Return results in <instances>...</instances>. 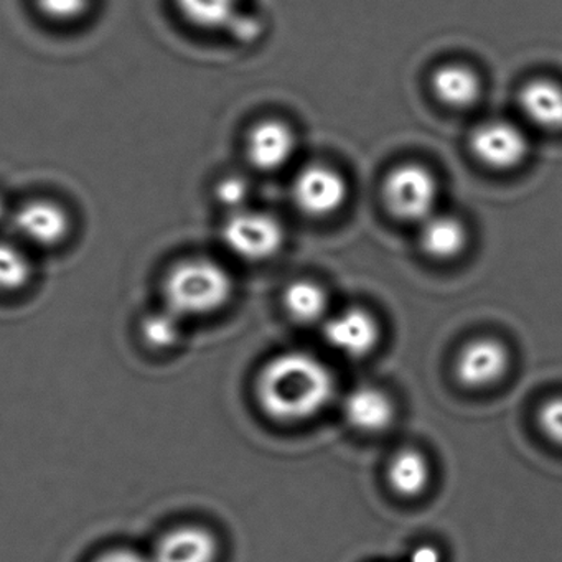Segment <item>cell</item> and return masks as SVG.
Listing matches in <instances>:
<instances>
[{
	"mask_svg": "<svg viewBox=\"0 0 562 562\" xmlns=\"http://www.w3.org/2000/svg\"><path fill=\"white\" fill-rule=\"evenodd\" d=\"M259 406L271 419L299 423L321 413L335 396V378L317 358L302 351L278 355L256 381Z\"/></svg>",
	"mask_w": 562,
	"mask_h": 562,
	"instance_id": "cell-1",
	"label": "cell"
},
{
	"mask_svg": "<svg viewBox=\"0 0 562 562\" xmlns=\"http://www.w3.org/2000/svg\"><path fill=\"white\" fill-rule=\"evenodd\" d=\"M233 292L228 269L209 258L182 259L162 281L166 308L180 318L215 314L232 301Z\"/></svg>",
	"mask_w": 562,
	"mask_h": 562,
	"instance_id": "cell-2",
	"label": "cell"
},
{
	"mask_svg": "<svg viewBox=\"0 0 562 562\" xmlns=\"http://www.w3.org/2000/svg\"><path fill=\"white\" fill-rule=\"evenodd\" d=\"M381 195L394 218L423 223L436 213L439 183L427 167L414 162L401 164L384 177Z\"/></svg>",
	"mask_w": 562,
	"mask_h": 562,
	"instance_id": "cell-3",
	"label": "cell"
},
{
	"mask_svg": "<svg viewBox=\"0 0 562 562\" xmlns=\"http://www.w3.org/2000/svg\"><path fill=\"white\" fill-rule=\"evenodd\" d=\"M223 245L236 258L262 262L274 258L285 241L284 228L276 216L252 210L233 212L222 228Z\"/></svg>",
	"mask_w": 562,
	"mask_h": 562,
	"instance_id": "cell-4",
	"label": "cell"
},
{
	"mask_svg": "<svg viewBox=\"0 0 562 562\" xmlns=\"http://www.w3.org/2000/svg\"><path fill=\"white\" fill-rule=\"evenodd\" d=\"M470 153L486 169L509 172L529 156V140L521 127L505 120L485 121L470 134Z\"/></svg>",
	"mask_w": 562,
	"mask_h": 562,
	"instance_id": "cell-5",
	"label": "cell"
},
{
	"mask_svg": "<svg viewBox=\"0 0 562 562\" xmlns=\"http://www.w3.org/2000/svg\"><path fill=\"white\" fill-rule=\"evenodd\" d=\"M292 199L299 212L315 220L328 218L344 209L348 183L334 167L311 164L304 167L292 183Z\"/></svg>",
	"mask_w": 562,
	"mask_h": 562,
	"instance_id": "cell-6",
	"label": "cell"
},
{
	"mask_svg": "<svg viewBox=\"0 0 562 562\" xmlns=\"http://www.w3.org/2000/svg\"><path fill=\"white\" fill-rule=\"evenodd\" d=\"M14 226L25 241L38 248H57L70 236L71 218L52 200H32L15 212Z\"/></svg>",
	"mask_w": 562,
	"mask_h": 562,
	"instance_id": "cell-7",
	"label": "cell"
},
{
	"mask_svg": "<svg viewBox=\"0 0 562 562\" xmlns=\"http://www.w3.org/2000/svg\"><path fill=\"white\" fill-rule=\"evenodd\" d=\"M297 147L294 131L284 121L266 120L249 131L246 157L255 169L276 172L291 162Z\"/></svg>",
	"mask_w": 562,
	"mask_h": 562,
	"instance_id": "cell-8",
	"label": "cell"
},
{
	"mask_svg": "<svg viewBox=\"0 0 562 562\" xmlns=\"http://www.w3.org/2000/svg\"><path fill=\"white\" fill-rule=\"evenodd\" d=\"M325 340L340 353L351 358L371 353L380 341L376 318L360 307L347 308L328 318L324 328Z\"/></svg>",
	"mask_w": 562,
	"mask_h": 562,
	"instance_id": "cell-9",
	"label": "cell"
},
{
	"mask_svg": "<svg viewBox=\"0 0 562 562\" xmlns=\"http://www.w3.org/2000/svg\"><path fill=\"white\" fill-rule=\"evenodd\" d=\"M508 350L493 338L470 341L457 358L456 373L467 387L492 386L508 370Z\"/></svg>",
	"mask_w": 562,
	"mask_h": 562,
	"instance_id": "cell-10",
	"label": "cell"
},
{
	"mask_svg": "<svg viewBox=\"0 0 562 562\" xmlns=\"http://www.w3.org/2000/svg\"><path fill=\"white\" fill-rule=\"evenodd\" d=\"M522 116L546 133H562V85L551 78H532L518 91Z\"/></svg>",
	"mask_w": 562,
	"mask_h": 562,
	"instance_id": "cell-11",
	"label": "cell"
},
{
	"mask_svg": "<svg viewBox=\"0 0 562 562\" xmlns=\"http://www.w3.org/2000/svg\"><path fill=\"white\" fill-rule=\"evenodd\" d=\"M218 542L209 529L200 526H179L164 535L153 562H213Z\"/></svg>",
	"mask_w": 562,
	"mask_h": 562,
	"instance_id": "cell-12",
	"label": "cell"
},
{
	"mask_svg": "<svg viewBox=\"0 0 562 562\" xmlns=\"http://www.w3.org/2000/svg\"><path fill=\"white\" fill-rule=\"evenodd\" d=\"M430 90L440 104L450 110H469L482 97V80L467 65L447 64L437 68L430 77Z\"/></svg>",
	"mask_w": 562,
	"mask_h": 562,
	"instance_id": "cell-13",
	"label": "cell"
},
{
	"mask_svg": "<svg viewBox=\"0 0 562 562\" xmlns=\"http://www.w3.org/2000/svg\"><path fill=\"white\" fill-rule=\"evenodd\" d=\"M420 225V249L434 261H452L459 258L469 245V229L457 216L434 213Z\"/></svg>",
	"mask_w": 562,
	"mask_h": 562,
	"instance_id": "cell-14",
	"label": "cell"
},
{
	"mask_svg": "<svg viewBox=\"0 0 562 562\" xmlns=\"http://www.w3.org/2000/svg\"><path fill=\"white\" fill-rule=\"evenodd\" d=\"M345 417L360 432H383L394 419V406L390 397L373 386H360L348 394L344 404Z\"/></svg>",
	"mask_w": 562,
	"mask_h": 562,
	"instance_id": "cell-15",
	"label": "cell"
},
{
	"mask_svg": "<svg viewBox=\"0 0 562 562\" xmlns=\"http://www.w3.org/2000/svg\"><path fill=\"white\" fill-rule=\"evenodd\" d=\"M180 15L202 31H222L238 21L241 0H176Z\"/></svg>",
	"mask_w": 562,
	"mask_h": 562,
	"instance_id": "cell-16",
	"label": "cell"
},
{
	"mask_svg": "<svg viewBox=\"0 0 562 562\" xmlns=\"http://www.w3.org/2000/svg\"><path fill=\"white\" fill-rule=\"evenodd\" d=\"M285 312L299 324H315L324 317L328 308V295L322 285L314 281H294L282 295Z\"/></svg>",
	"mask_w": 562,
	"mask_h": 562,
	"instance_id": "cell-17",
	"label": "cell"
},
{
	"mask_svg": "<svg viewBox=\"0 0 562 562\" xmlns=\"http://www.w3.org/2000/svg\"><path fill=\"white\" fill-rule=\"evenodd\" d=\"M387 480L397 495L413 498L423 493L429 482L427 460L416 450H403L391 460Z\"/></svg>",
	"mask_w": 562,
	"mask_h": 562,
	"instance_id": "cell-18",
	"label": "cell"
},
{
	"mask_svg": "<svg viewBox=\"0 0 562 562\" xmlns=\"http://www.w3.org/2000/svg\"><path fill=\"white\" fill-rule=\"evenodd\" d=\"M34 278L31 258L12 243L0 241V292L14 294L27 288Z\"/></svg>",
	"mask_w": 562,
	"mask_h": 562,
	"instance_id": "cell-19",
	"label": "cell"
},
{
	"mask_svg": "<svg viewBox=\"0 0 562 562\" xmlns=\"http://www.w3.org/2000/svg\"><path fill=\"white\" fill-rule=\"evenodd\" d=\"M180 317L170 311L156 312L146 317L143 324V334L147 344L156 348H169L179 341Z\"/></svg>",
	"mask_w": 562,
	"mask_h": 562,
	"instance_id": "cell-20",
	"label": "cell"
},
{
	"mask_svg": "<svg viewBox=\"0 0 562 562\" xmlns=\"http://www.w3.org/2000/svg\"><path fill=\"white\" fill-rule=\"evenodd\" d=\"M91 0H35L42 15L60 24L78 21L87 14Z\"/></svg>",
	"mask_w": 562,
	"mask_h": 562,
	"instance_id": "cell-21",
	"label": "cell"
},
{
	"mask_svg": "<svg viewBox=\"0 0 562 562\" xmlns=\"http://www.w3.org/2000/svg\"><path fill=\"white\" fill-rule=\"evenodd\" d=\"M216 200L233 212L245 209L249 199V183L243 177L229 176L220 180L215 190Z\"/></svg>",
	"mask_w": 562,
	"mask_h": 562,
	"instance_id": "cell-22",
	"label": "cell"
},
{
	"mask_svg": "<svg viewBox=\"0 0 562 562\" xmlns=\"http://www.w3.org/2000/svg\"><path fill=\"white\" fill-rule=\"evenodd\" d=\"M542 434L562 447V396H554L542 404L538 414Z\"/></svg>",
	"mask_w": 562,
	"mask_h": 562,
	"instance_id": "cell-23",
	"label": "cell"
},
{
	"mask_svg": "<svg viewBox=\"0 0 562 562\" xmlns=\"http://www.w3.org/2000/svg\"><path fill=\"white\" fill-rule=\"evenodd\" d=\"M94 562H153L150 559L144 558L139 552L131 551V549H114L100 555Z\"/></svg>",
	"mask_w": 562,
	"mask_h": 562,
	"instance_id": "cell-24",
	"label": "cell"
},
{
	"mask_svg": "<svg viewBox=\"0 0 562 562\" xmlns=\"http://www.w3.org/2000/svg\"><path fill=\"white\" fill-rule=\"evenodd\" d=\"M411 562H440L439 549L430 544L419 546L411 554Z\"/></svg>",
	"mask_w": 562,
	"mask_h": 562,
	"instance_id": "cell-25",
	"label": "cell"
},
{
	"mask_svg": "<svg viewBox=\"0 0 562 562\" xmlns=\"http://www.w3.org/2000/svg\"><path fill=\"white\" fill-rule=\"evenodd\" d=\"M5 213V205L4 202H2V199H0V220L4 218Z\"/></svg>",
	"mask_w": 562,
	"mask_h": 562,
	"instance_id": "cell-26",
	"label": "cell"
}]
</instances>
